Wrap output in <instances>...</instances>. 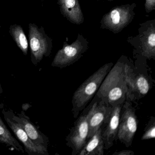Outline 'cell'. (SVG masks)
Returning a JSON list of instances; mask_svg holds the SVG:
<instances>
[{"label": "cell", "instance_id": "obj_1", "mask_svg": "<svg viewBox=\"0 0 155 155\" xmlns=\"http://www.w3.org/2000/svg\"><path fill=\"white\" fill-rule=\"evenodd\" d=\"M113 63H109L101 67L89 77L74 92L72 97L71 109L73 117L77 118L90 102L112 68Z\"/></svg>", "mask_w": 155, "mask_h": 155}, {"label": "cell", "instance_id": "obj_2", "mask_svg": "<svg viewBox=\"0 0 155 155\" xmlns=\"http://www.w3.org/2000/svg\"><path fill=\"white\" fill-rule=\"evenodd\" d=\"M97 97L83 110L82 113L74 122L69 134L66 137L67 146L71 149V155H78L87 141L89 132V118L95 107Z\"/></svg>", "mask_w": 155, "mask_h": 155}, {"label": "cell", "instance_id": "obj_3", "mask_svg": "<svg viewBox=\"0 0 155 155\" xmlns=\"http://www.w3.org/2000/svg\"><path fill=\"white\" fill-rule=\"evenodd\" d=\"M28 39L31 60L33 65H38L43 58L48 57L52 49V39L45 32L43 27L34 23L28 25Z\"/></svg>", "mask_w": 155, "mask_h": 155}, {"label": "cell", "instance_id": "obj_4", "mask_svg": "<svg viewBox=\"0 0 155 155\" xmlns=\"http://www.w3.org/2000/svg\"><path fill=\"white\" fill-rule=\"evenodd\" d=\"M125 65L120 69L119 72H112L110 76L109 72L107 87L104 92L96 95L102 98L110 107L123 104L127 100V87L125 78Z\"/></svg>", "mask_w": 155, "mask_h": 155}, {"label": "cell", "instance_id": "obj_5", "mask_svg": "<svg viewBox=\"0 0 155 155\" xmlns=\"http://www.w3.org/2000/svg\"><path fill=\"white\" fill-rule=\"evenodd\" d=\"M88 48V42L81 34L72 44L63 43V47L55 55L51 66L62 69L72 65L78 61Z\"/></svg>", "mask_w": 155, "mask_h": 155}, {"label": "cell", "instance_id": "obj_6", "mask_svg": "<svg viewBox=\"0 0 155 155\" xmlns=\"http://www.w3.org/2000/svg\"><path fill=\"white\" fill-rule=\"evenodd\" d=\"M135 3L115 7L103 16L101 21L102 29L117 34L128 26L134 19Z\"/></svg>", "mask_w": 155, "mask_h": 155}, {"label": "cell", "instance_id": "obj_7", "mask_svg": "<svg viewBox=\"0 0 155 155\" xmlns=\"http://www.w3.org/2000/svg\"><path fill=\"white\" fill-rule=\"evenodd\" d=\"M131 104L127 99L122 105L117 135V140L127 147L132 144L138 127L136 110Z\"/></svg>", "mask_w": 155, "mask_h": 155}, {"label": "cell", "instance_id": "obj_8", "mask_svg": "<svg viewBox=\"0 0 155 155\" xmlns=\"http://www.w3.org/2000/svg\"><path fill=\"white\" fill-rule=\"evenodd\" d=\"M139 34L132 39L130 43L146 58L155 59V20L146 21L140 24Z\"/></svg>", "mask_w": 155, "mask_h": 155}, {"label": "cell", "instance_id": "obj_9", "mask_svg": "<svg viewBox=\"0 0 155 155\" xmlns=\"http://www.w3.org/2000/svg\"><path fill=\"white\" fill-rule=\"evenodd\" d=\"M147 73L133 71L127 64L125 66V78L127 87V98L140 99L147 94L152 86L151 79Z\"/></svg>", "mask_w": 155, "mask_h": 155}, {"label": "cell", "instance_id": "obj_10", "mask_svg": "<svg viewBox=\"0 0 155 155\" xmlns=\"http://www.w3.org/2000/svg\"><path fill=\"white\" fill-rule=\"evenodd\" d=\"M12 110L2 109V113L4 120L16 138L23 145L25 152L29 155H48V149L35 145L27 135L21 125L14 119Z\"/></svg>", "mask_w": 155, "mask_h": 155}, {"label": "cell", "instance_id": "obj_11", "mask_svg": "<svg viewBox=\"0 0 155 155\" xmlns=\"http://www.w3.org/2000/svg\"><path fill=\"white\" fill-rule=\"evenodd\" d=\"M123 104L117 105L111 107L110 113L106 124L103 125L102 138L104 149L108 150L112 147L115 140H117L120 119V112Z\"/></svg>", "mask_w": 155, "mask_h": 155}, {"label": "cell", "instance_id": "obj_12", "mask_svg": "<svg viewBox=\"0 0 155 155\" xmlns=\"http://www.w3.org/2000/svg\"><path fill=\"white\" fill-rule=\"evenodd\" d=\"M12 115L14 120L18 122L24 129L31 141L37 146L48 149L49 140L48 137L37 128L24 110L16 114L12 110Z\"/></svg>", "mask_w": 155, "mask_h": 155}, {"label": "cell", "instance_id": "obj_13", "mask_svg": "<svg viewBox=\"0 0 155 155\" xmlns=\"http://www.w3.org/2000/svg\"><path fill=\"white\" fill-rule=\"evenodd\" d=\"M96 96L97 99L96 104L89 118L87 140L100 127L106 124L112 107L107 104L102 98Z\"/></svg>", "mask_w": 155, "mask_h": 155}, {"label": "cell", "instance_id": "obj_14", "mask_svg": "<svg viewBox=\"0 0 155 155\" xmlns=\"http://www.w3.org/2000/svg\"><path fill=\"white\" fill-rule=\"evenodd\" d=\"M61 15L74 24L80 25L84 22V18L79 0H58Z\"/></svg>", "mask_w": 155, "mask_h": 155}, {"label": "cell", "instance_id": "obj_15", "mask_svg": "<svg viewBox=\"0 0 155 155\" xmlns=\"http://www.w3.org/2000/svg\"><path fill=\"white\" fill-rule=\"evenodd\" d=\"M103 125L90 138L78 155H103L104 147L102 138Z\"/></svg>", "mask_w": 155, "mask_h": 155}, {"label": "cell", "instance_id": "obj_16", "mask_svg": "<svg viewBox=\"0 0 155 155\" xmlns=\"http://www.w3.org/2000/svg\"><path fill=\"white\" fill-rule=\"evenodd\" d=\"M0 144L5 145L11 149L24 153V147L12 135L0 116Z\"/></svg>", "mask_w": 155, "mask_h": 155}, {"label": "cell", "instance_id": "obj_17", "mask_svg": "<svg viewBox=\"0 0 155 155\" xmlns=\"http://www.w3.org/2000/svg\"><path fill=\"white\" fill-rule=\"evenodd\" d=\"M9 33L23 54L25 56L28 55V41L22 27L17 24L11 25L9 28Z\"/></svg>", "mask_w": 155, "mask_h": 155}, {"label": "cell", "instance_id": "obj_18", "mask_svg": "<svg viewBox=\"0 0 155 155\" xmlns=\"http://www.w3.org/2000/svg\"><path fill=\"white\" fill-rule=\"evenodd\" d=\"M155 118L151 117L150 120L141 138V140H147L155 138Z\"/></svg>", "mask_w": 155, "mask_h": 155}, {"label": "cell", "instance_id": "obj_19", "mask_svg": "<svg viewBox=\"0 0 155 155\" xmlns=\"http://www.w3.org/2000/svg\"><path fill=\"white\" fill-rule=\"evenodd\" d=\"M145 8L147 13H149L155 9V0H145Z\"/></svg>", "mask_w": 155, "mask_h": 155}, {"label": "cell", "instance_id": "obj_20", "mask_svg": "<svg viewBox=\"0 0 155 155\" xmlns=\"http://www.w3.org/2000/svg\"><path fill=\"white\" fill-rule=\"evenodd\" d=\"M134 154V151L129 150H125L120 151H116L112 154V155H133Z\"/></svg>", "mask_w": 155, "mask_h": 155}, {"label": "cell", "instance_id": "obj_21", "mask_svg": "<svg viewBox=\"0 0 155 155\" xmlns=\"http://www.w3.org/2000/svg\"><path fill=\"white\" fill-rule=\"evenodd\" d=\"M3 92V89H2V85L0 84V94H2Z\"/></svg>", "mask_w": 155, "mask_h": 155}, {"label": "cell", "instance_id": "obj_22", "mask_svg": "<svg viewBox=\"0 0 155 155\" xmlns=\"http://www.w3.org/2000/svg\"><path fill=\"white\" fill-rule=\"evenodd\" d=\"M108 1H113L114 0H107Z\"/></svg>", "mask_w": 155, "mask_h": 155}, {"label": "cell", "instance_id": "obj_23", "mask_svg": "<svg viewBox=\"0 0 155 155\" xmlns=\"http://www.w3.org/2000/svg\"><path fill=\"white\" fill-rule=\"evenodd\" d=\"M1 28V25H0V28Z\"/></svg>", "mask_w": 155, "mask_h": 155}, {"label": "cell", "instance_id": "obj_24", "mask_svg": "<svg viewBox=\"0 0 155 155\" xmlns=\"http://www.w3.org/2000/svg\"><path fill=\"white\" fill-rule=\"evenodd\" d=\"M8 1H10V0H8Z\"/></svg>", "mask_w": 155, "mask_h": 155}]
</instances>
